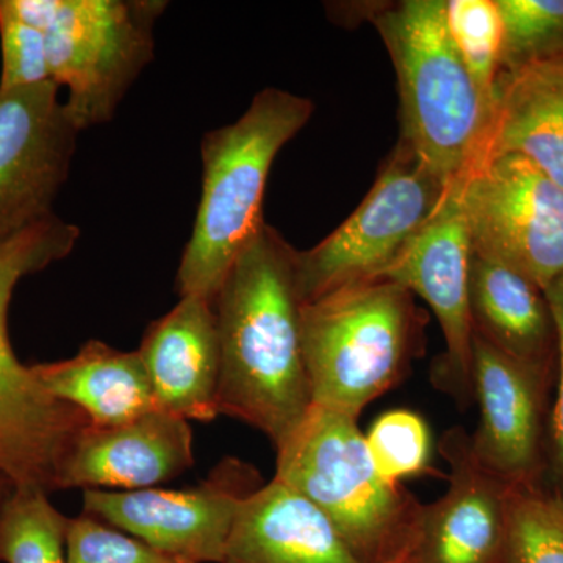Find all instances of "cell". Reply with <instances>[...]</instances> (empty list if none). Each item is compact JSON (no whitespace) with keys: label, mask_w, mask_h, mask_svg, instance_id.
Here are the masks:
<instances>
[{"label":"cell","mask_w":563,"mask_h":563,"mask_svg":"<svg viewBox=\"0 0 563 563\" xmlns=\"http://www.w3.org/2000/svg\"><path fill=\"white\" fill-rule=\"evenodd\" d=\"M296 255L265 222L213 301L221 351L218 410L265 433L274 448L313 406Z\"/></svg>","instance_id":"1"},{"label":"cell","mask_w":563,"mask_h":563,"mask_svg":"<svg viewBox=\"0 0 563 563\" xmlns=\"http://www.w3.org/2000/svg\"><path fill=\"white\" fill-rule=\"evenodd\" d=\"M313 110L310 99L266 88L240 120L206 133L201 201L176 276L180 298L214 301L233 262L265 224L263 198L277 154Z\"/></svg>","instance_id":"2"},{"label":"cell","mask_w":563,"mask_h":563,"mask_svg":"<svg viewBox=\"0 0 563 563\" xmlns=\"http://www.w3.org/2000/svg\"><path fill=\"white\" fill-rule=\"evenodd\" d=\"M398 76L401 141L446 184L479 157L493 111L448 31L444 0L372 11Z\"/></svg>","instance_id":"3"},{"label":"cell","mask_w":563,"mask_h":563,"mask_svg":"<svg viewBox=\"0 0 563 563\" xmlns=\"http://www.w3.org/2000/svg\"><path fill=\"white\" fill-rule=\"evenodd\" d=\"M428 318L388 279L347 285L303 303L302 347L313 406L361 417L402 383L424 347Z\"/></svg>","instance_id":"4"},{"label":"cell","mask_w":563,"mask_h":563,"mask_svg":"<svg viewBox=\"0 0 563 563\" xmlns=\"http://www.w3.org/2000/svg\"><path fill=\"white\" fill-rule=\"evenodd\" d=\"M357 421L312 406L277 444L273 479L317 506L363 563L407 558L422 504L380 476Z\"/></svg>","instance_id":"5"},{"label":"cell","mask_w":563,"mask_h":563,"mask_svg":"<svg viewBox=\"0 0 563 563\" xmlns=\"http://www.w3.org/2000/svg\"><path fill=\"white\" fill-rule=\"evenodd\" d=\"M79 236L77 225L52 214L0 240V474L13 488L47 495L60 490L63 466L90 421L77 407L54 398L31 366L18 361L9 309L20 280L63 261Z\"/></svg>","instance_id":"6"},{"label":"cell","mask_w":563,"mask_h":563,"mask_svg":"<svg viewBox=\"0 0 563 563\" xmlns=\"http://www.w3.org/2000/svg\"><path fill=\"white\" fill-rule=\"evenodd\" d=\"M46 36L51 79L79 131L103 124L154 57L161 0H3Z\"/></svg>","instance_id":"7"},{"label":"cell","mask_w":563,"mask_h":563,"mask_svg":"<svg viewBox=\"0 0 563 563\" xmlns=\"http://www.w3.org/2000/svg\"><path fill=\"white\" fill-rule=\"evenodd\" d=\"M448 187L399 141L354 213L312 250L298 251L296 277L302 302L377 279L431 220Z\"/></svg>","instance_id":"8"},{"label":"cell","mask_w":563,"mask_h":563,"mask_svg":"<svg viewBox=\"0 0 563 563\" xmlns=\"http://www.w3.org/2000/svg\"><path fill=\"white\" fill-rule=\"evenodd\" d=\"M473 254L547 290L563 276V188L518 154H498L462 177Z\"/></svg>","instance_id":"9"},{"label":"cell","mask_w":563,"mask_h":563,"mask_svg":"<svg viewBox=\"0 0 563 563\" xmlns=\"http://www.w3.org/2000/svg\"><path fill=\"white\" fill-rule=\"evenodd\" d=\"M263 483L254 465L222 459L195 487L84 490V514L188 563H222L244 499Z\"/></svg>","instance_id":"10"},{"label":"cell","mask_w":563,"mask_h":563,"mask_svg":"<svg viewBox=\"0 0 563 563\" xmlns=\"http://www.w3.org/2000/svg\"><path fill=\"white\" fill-rule=\"evenodd\" d=\"M473 247L462 201V177L451 181L439 209L377 279L396 282L428 302L446 351L432 366V383L463 410L473 396L470 269Z\"/></svg>","instance_id":"11"},{"label":"cell","mask_w":563,"mask_h":563,"mask_svg":"<svg viewBox=\"0 0 563 563\" xmlns=\"http://www.w3.org/2000/svg\"><path fill=\"white\" fill-rule=\"evenodd\" d=\"M55 81L0 92V240L52 217L79 128Z\"/></svg>","instance_id":"12"},{"label":"cell","mask_w":563,"mask_h":563,"mask_svg":"<svg viewBox=\"0 0 563 563\" xmlns=\"http://www.w3.org/2000/svg\"><path fill=\"white\" fill-rule=\"evenodd\" d=\"M555 377L507 357L473 333V396L481 410L473 453L510 485L543 483Z\"/></svg>","instance_id":"13"},{"label":"cell","mask_w":563,"mask_h":563,"mask_svg":"<svg viewBox=\"0 0 563 563\" xmlns=\"http://www.w3.org/2000/svg\"><path fill=\"white\" fill-rule=\"evenodd\" d=\"M439 451L450 466L442 498L422 504L406 563H509L515 485L485 470L465 429H448Z\"/></svg>","instance_id":"14"},{"label":"cell","mask_w":563,"mask_h":563,"mask_svg":"<svg viewBox=\"0 0 563 563\" xmlns=\"http://www.w3.org/2000/svg\"><path fill=\"white\" fill-rule=\"evenodd\" d=\"M190 421L152 410L122 424H88L63 466L62 488L146 490L190 470Z\"/></svg>","instance_id":"15"},{"label":"cell","mask_w":563,"mask_h":563,"mask_svg":"<svg viewBox=\"0 0 563 563\" xmlns=\"http://www.w3.org/2000/svg\"><path fill=\"white\" fill-rule=\"evenodd\" d=\"M140 357L154 393L155 406L184 420L210 422L220 415L221 351L213 302L185 296L151 322Z\"/></svg>","instance_id":"16"},{"label":"cell","mask_w":563,"mask_h":563,"mask_svg":"<svg viewBox=\"0 0 563 563\" xmlns=\"http://www.w3.org/2000/svg\"><path fill=\"white\" fill-rule=\"evenodd\" d=\"M222 563H363L301 493L273 479L244 499Z\"/></svg>","instance_id":"17"},{"label":"cell","mask_w":563,"mask_h":563,"mask_svg":"<svg viewBox=\"0 0 563 563\" xmlns=\"http://www.w3.org/2000/svg\"><path fill=\"white\" fill-rule=\"evenodd\" d=\"M498 154L521 155L563 188V57L499 76L490 125L473 166Z\"/></svg>","instance_id":"18"},{"label":"cell","mask_w":563,"mask_h":563,"mask_svg":"<svg viewBox=\"0 0 563 563\" xmlns=\"http://www.w3.org/2000/svg\"><path fill=\"white\" fill-rule=\"evenodd\" d=\"M470 318L474 335L507 357L558 379V331L539 285L473 254Z\"/></svg>","instance_id":"19"},{"label":"cell","mask_w":563,"mask_h":563,"mask_svg":"<svg viewBox=\"0 0 563 563\" xmlns=\"http://www.w3.org/2000/svg\"><path fill=\"white\" fill-rule=\"evenodd\" d=\"M54 398L77 407L91 426L122 424L157 409L140 352L91 340L68 361L31 366Z\"/></svg>","instance_id":"20"},{"label":"cell","mask_w":563,"mask_h":563,"mask_svg":"<svg viewBox=\"0 0 563 563\" xmlns=\"http://www.w3.org/2000/svg\"><path fill=\"white\" fill-rule=\"evenodd\" d=\"M68 521L47 493L11 487L0 506V562L66 563Z\"/></svg>","instance_id":"21"},{"label":"cell","mask_w":563,"mask_h":563,"mask_svg":"<svg viewBox=\"0 0 563 563\" xmlns=\"http://www.w3.org/2000/svg\"><path fill=\"white\" fill-rule=\"evenodd\" d=\"M509 563H563V490L543 481L515 485Z\"/></svg>","instance_id":"22"},{"label":"cell","mask_w":563,"mask_h":563,"mask_svg":"<svg viewBox=\"0 0 563 563\" xmlns=\"http://www.w3.org/2000/svg\"><path fill=\"white\" fill-rule=\"evenodd\" d=\"M448 31L485 102L495 106L501 76L504 24L496 0H444Z\"/></svg>","instance_id":"23"},{"label":"cell","mask_w":563,"mask_h":563,"mask_svg":"<svg viewBox=\"0 0 563 563\" xmlns=\"http://www.w3.org/2000/svg\"><path fill=\"white\" fill-rule=\"evenodd\" d=\"M504 24L501 74L563 57V0H496Z\"/></svg>","instance_id":"24"},{"label":"cell","mask_w":563,"mask_h":563,"mask_svg":"<svg viewBox=\"0 0 563 563\" xmlns=\"http://www.w3.org/2000/svg\"><path fill=\"white\" fill-rule=\"evenodd\" d=\"M365 440L377 472L393 485L433 472L431 429L413 410L395 409L380 415Z\"/></svg>","instance_id":"25"},{"label":"cell","mask_w":563,"mask_h":563,"mask_svg":"<svg viewBox=\"0 0 563 563\" xmlns=\"http://www.w3.org/2000/svg\"><path fill=\"white\" fill-rule=\"evenodd\" d=\"M66 563H188L162 553L91 515L69 518Z\"/></svg>","instance_id":"26"},{"label":"cell","mask_w":563,"mask_h":563,"mask_svg":"<svg viewBox=\"0 0 563 563\" xmlns=\"http://www.w3.org/2000/svg\"><path fill=\"white\" fill-rule=\"evenodd\" d=\"M0 92L49 81L46 36L40 29L14 16L0 0Z\"/></svg>","instance_id":"27"},{"label":"cell","mask_w":563,"mask_h":563,"mask_svg":"<svg viewBox=\"0 0 563 563\" xmlns=\"http://www.w3.org/2000/svg\"><path fill=\"white\" fill-rule=\"evenodd\" d=\"M558 331V379L555 401L551 406L550 448L547 481L563 490V276L544 290Z\"/></svg>","instance_id":"28"},{"label":"cell","mask_w":563,"mask_h":563,"mask_svg":"<svg viewBox=\"0 0 563 563\" xmlns=\"http://www.w3.org/2000/svg\"><path fill=\"white\" fill-rule=\"evenodd\" d=\"M10 490L11 484L9 483V479H7L3 474H0V506L5 501L7 495H9Z\"/></svg>","instance_id":"29"},{"label":"cell","mask_w":563,"mask_h":563,"mask_svg":"<svg viewBox=\"0 0 563 563\" xmlns=\"http://www.w3.org/2000/svg\"><path fill=\"white\" fill-rule=\"evenodd\" d=\"M387 563H406V558L396 559V561L387 562Z\"/></svg>","instance_id":"30"}]
</instances>
